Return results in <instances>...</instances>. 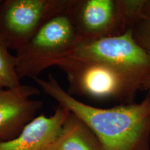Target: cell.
Listing matches in <instances>:
<instances>
[{
    "instance_id": "7c38bea8",
    "label": "cell",
    "mask_w": 150,
    "mask_h": 150,
    "mask_svg": "<svg viewBox=\"0 0 150 150\" xmlns=\"http://www.w3.org/2000/svg\"><path fill=\"white\" fill-rule=\"evenodd\" d=\"M142 89L145 90L147 92L148 95H150V74L143 81V83H142Z\"/></svg>"
},
{
    "instance_id": "277c9868",
    "label": "cell",
    "mask_w": 150,
    "mask_h": 150,
    "mask_svg": "<svg viewBox=\"0 0 150 150\" xmlns=\"http://www.w3.org/2000/svg\"><path fill=\"white\" fill-rule=\"evenodd\" d=\"M68 11L80 41L122 34L136 20L128 0H70Z\"/></svg>"
},
{
    "instance_id": "8fae6325",
    "label": "cell",
    "mask_w": 150,
    "mask_h": 150,
    "mask_svg": "<svg viewBox=\"0 0 150 150\" xmlns=\"http://www.w3.org/2000/svg\"><path fill=\"white\" fill-rule=\"evenodd\" d=\"M130 29L134 40L150 57V0H145L139 16Z\"/></svg>"
},
{
    "instance_id": "8992f818",
    "label": "cell",
    "mask_w": 150,
    "mask_h": 150,
    "mask_svg": "<svg viewBox=\"0 0 150 150\" xmlns=\"http://www.w3.org/2000/svg\"><path fill=\"white\" fill-rule=\"evenodd\" d=\"M70 0H6L0 6V35L18 52L45 22L66 8Z\"/></svg>"
},
{
    "instance_id": "5b68a950",
    "label": "cell",
    "mask_w": 150,
    "mask_h": 150,
    "mask_svg": "<svg viewBox=\"0 0 150 150\" xmlns=\"http://www.w3.org/2000/svg\"><path fill=\"white\" fill-rule=\"evenodd\" d=\"M69 56L100 62L142 81L150 74V57L134 40L131 29L120 35L79 41Z\"/></svg>"
},
{
    "instance_id": "9c48e42d",
    "label": "cell",
    "mask_w": 150,
    "mask_h": 150,
    "mask_svg": "<svg viewBox=\"0 0 150 150\" xmlns=\"http://www.w3.org/2000/svg\"><path fill=\"white\" fill-rule=\"evenodd\" d=\"M44 150H105L95 133L70 112L55 139Z\"/></svg>"
},
{
    "instance_id": "52a82bcc",
    "label": "cell",
    "mask_w": 150,
    "mask_h": 150,
    "mask_svg": "<svg viewBox=\"0 0 150 150\" xmlns=\"http://www.w3.org/2000/svg\"><path fill=\"white\" fill-rule=\"evenodd\" d=\"M40 89L29 85L16 88H0V142L14 138L35 117L42 102L31 99Z\"/></svg>"
},
{
    "instance_id": "7a4b0ae2",
    "label": "cell",
    "mask_w": 150,
    "mask_h": 150,
    "mask_svg": "<svg viewBox=\"0 0 150 150\" xmlns=\"http://www.w3.org/2000/svg\"><path fill=\"white\" fill-rule=\"evenodd\" d=\"M66 75L68 93L98 101L133 102L143 81L104 63L68 56L56 63Z\"/></svg>"
},
{
    "instance_id": "ba28073f",
    "label": "cell",
    "mask_w": 150,
    "mask_h": 150,
    "mask_svg": "<svg viewBox=\"0 0 150 150\" xmlns=\"http://www.w3.org/2000/svg\"><path fill=\"white\" fill-rule=\"evenodd\" d=\"M69 114L70 110L59 105L52 115L37 116L18 136L0 142V150H44L59 134Z\"/></svg>"
},
{
    "instance_id": "4fadbf2b",
    "label": "cell",
    "mask_w": 150,
    "mask_h": 150,
    "mask_svg": "<svg viewBox=\"0 0 150 150\" xmlns=\"http://www.w3.org/2000/svg\"><path fill=\"white\" fill-rule=\"evenodd\" d=\"M2 1H1V0H0V6H1V3H2Z\"/></svg>"
},
{
    "instance_id": "3957f363",
    "label": "cell",
    "mask_w": 150,
    "mask_h": 150,
    "mask_svg": "<svg viewBox=\"0 0 150 150\" xmlns=\"http://www.w3.org/2000/svg\"><path fill=\"white\" fill-rule=\"evenodd\" d=\"M68 6L45 22L17 52L20 79L38 77L42 71L70 55L79 42Z\"/></svg>"
},
{
    "instance_id": "6da1fadb",
    "label": "cell",
    "mask_w": 150,
    "mask_h": 150,
    "mask_svg": "<svg viewBox=\"0 0 150 150\" xmlns=\"http://www.w3.org/2000/svg\"><path fill=\"white\" fill-rule=\"evenodd\" d=\"M47 95L79 117L95 133L105 150H150V95L139 103L99 108L72 96L50 74L33 79Z\"/></svg>"
},
{
    "instance_id": "30bf717a",
    "label": "cell",
    "mask_w": 150,
    "mask_h": 150,
    "mask_svg": "<svg viewBox=\"0 0 150 150\" xmlns=\"http://www.w3.org/2000/svg\"><path fill=\"white\" fill-rule=\"evenodd\" d=\"M17 58L0 35V88L12 89L21 85L17 74Z\"/></svg>"
}]
</instances>
